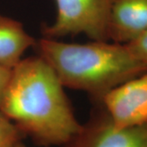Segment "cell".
<instances>
[{"label":"cell","instance_id":"6da1fadb","mask_svg":"<svg viewBox=\"0 0 147 147\" xmlns=\"http://www.w3.org/2000/svg\"><path fill=\"white\" fill-rule=\"evenodd\" d=\"M64 87L39 56L21 59L11 69L0 112L39 146H65L81 128Z\"/></svg>","mask_w":147,"mask_h":147},{"label":"cell","instance_id":"7a4b0ae2","mask_svg":"<svg viewBox=\"0 0 147 147\" xmlns=\"http://www.w3.org/2000/svg\"><path fill=\"white\" fill-rule=\"evenodd\" d=\"M34 47L64 87L84 91L98 104L109 91L147 72L125 44L96 40L69 43L42 38Z\"/></svg>","mask_w":147,"mask_h":147},{"label":"cell","instance_id":"3957f363","mask_svg":"<svg viewBox=\"0 0 147 147\" xmlns=\"http://www.w3.org/2000/svg\"><path fill=\"white\" fill-rule=\"evenodd\" d=\"M56 20L42 29L44 38L57 39L83 34L92 40L109 41L111 0H56Z\"/></svg>","mask_w":147,"mask_h":147},{"label":"cell","instance_id":"277c9868","mask_svg":"<svg viewBox=\"0 0 147 147\" xmlns=\"http://www.w3.org/2000/svg\"><path fill=\"white\" fill-rule=\"evenodd\" d=\"M95 111L88 122L65 147H147V123L117 129L104 107Z\"/></svg>","mask_w":147,"mask_h":147},{"label":"cell","instance_id":"5b68a950","mask_svg":"<svg viewBox=\"0 0 147 147\" xmlns=\"http://www.w3.org/2000/svg\"><path fill=\"white\" fill-rule=\"evenodd\" d=\"M100 104L117 129L147 123V72L109 91Z\"/></svg>","mask_w":147,"mask_h":147},{"label":"cell","instance_id":"8992f818","mask_svg":"<svg viewBox=\"0 0 147 147\" xmlns=\"http://www.w3.org/2000/svg\"><path fill=\"white\" fill-rule=\"evenodd\" d=\"M147 30V0H111L109 40L126 44Z\"/></svg>","mask_w":147,"mask_h":147},{"label":"cell","instance_id":"52a82bcc","mask_svg":"<svg viewBox=\"0 0 147 147\" xmlns=\"http://www.w3.org/2000/svg\"><path fill=\"white\" fill-rule=\"evenodd\" d=\"M35 39L25 30L20 21L0 13V64L13 68Z\"/></svg>","mask_w":147,"mask_h":147},{"label":"cell","instance_id":"ba28073f","mask_svg":"<svg viewBox=\"0 0 147 147\" xmlns=\"http://www.w3.org/2000/svg\"><path fill=\"white\" fill-rule=\"evenodd\" d=\"M24 137L17 127L0 112V147H14Z\"/></svg>","mask_w":147,"mask_h":147},{"label":"cell","instance_id":"9c48e42d","mask_svg":"<svg viewBox=\"0 0 147 147\" xmlns=\"http://www.w3.org/2000/svg\"><path fill=\"white\" fill-rule=\"evenodd\" d=\"M125 46L133 57L147 67V30L126 43Z\"/></svg>","mask_w":147,"mask_h":147},{"label":"cell","instance_id":"30bf717a","mask_svg":"<svg viewBox=\"0 0 147 147\" xmlns=\"http://www.w3.org/2000/svg\"><path fill=\"white\" fill-rule=\"evenodd\" d=\"M11 69L12 68L7 67L5 65L0 64V101L4 93L7 85L9 82L11 74Z\"/></svg>","mask_w":147,"mask_h":147},{"label":"cell","instance_id":"8fae6325","mask_svg":"<svg viewBox=\"0 0 147 147\" xmlns=\"http://www.w3.org/2000/svg\"><path fill=\"white\" fill-rule=\"evenodd\" d=\"M14 147H26V145H25V144L22 142V141H21V142H18V143H17Z\"/></svg>","mask_w":147,"mask_h":147}]
</instances>
